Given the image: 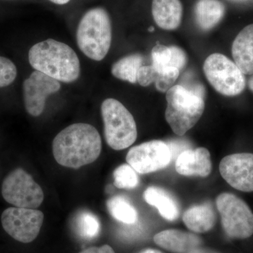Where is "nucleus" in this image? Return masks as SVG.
Wrapping results in <instances>:
<instances>
[{"label":"nucleus","mask_w":253,"mask_h":253,"mask_svg":"<svg viewBox=\"0 0 253 253\" xmlns=\"http://www.w3.org/2000/svg\"><path fill=\"white\" fill-rule=\"evenodd\" d=\"M149 31H154V27H150L149 28Z\"/></svg>","instance_id":"32"},{"label":"nucleus","mask_w":253,"mask_h":253,"mask_svg":"<svg viewBox=\"0 0 253 253\" xmlns=\"http://www.w3.org/2000/svg\"><path fill=\"white\" fill-rule=\"evenodd\" d=\"M212 168L211 154L204 147L185 150L175 161L176 171L183 176L206 177L211 174Z\"/></svg>","instance_id":"13"},{"label":"nucleus","mask_w":253,"mask_h":253,"mask_svg":"<svg viewBox=\"0 0 253 253\" xmlns=\"http://www.w3.org/2000/svg\"><path fill=\"white\" fill-rule=\"evenodd\" d=\"M152 14L160 28L173 31L180 26L182 4L180 0H153Z\"/></svg>","instance_id":"17"},{"label":"nucleus","mask_w":253,"mask_h":253,"mask_svg":"<svg viewBox=\"0 0 253 253\" xmlns=\"http://www.w3.org/2000/svg\"><path fill=\"white\" fill-rule=\"evenodd\" d=\"M106 143L113 149L121 151L131 146L137 137L134 117L126 106L114 99L104 100L101 104Z\"/></svg>","instance_id":"5"},{"label":"nucleus","mask_w":253,"mask_h":253,"mask_svg":"<svg viewBox=\"0 0 253 253\" xmlns=\"http://www.w3.org/2000/svg\"><path fill=\"white\" fill-rule=\"evenodd\" d=\"M80 253H116L109 245H104L101 247H91L84 250Z\"/></svg>","instance_id":"27"},{"label":"nucleus","mask_w":253,"mask_h":253,"mask_svg":"<svg viewBox=\"0 0 253 253\" xmlns=\"http://www.w3.org/2000/svg\"><path fill=\"white\" fill-rule=\"evenodd\" d=\"M112 41L111 19L106 10L95 8L82 18L77 30V43L89 59L100 61L109 52Z\"/></svg>","instance_id":"3"},{"label":"nucleus","mask_w":253,"mask_h":253,"mask_svg":"<svg viewBox=\"0 0 253 253\" xmlns=\"http://www.w3.org/2000/svg\"><path fill=\"white\" fill-rule=\"evenodd\" d=\"M166 119L171 129L179 136L194 127L203 116L204 97L176 84L166 92Z\"/></svg>","instance_id":"4"},{"label":"nucleus","mask_w":253,"mask_h":253,"mask_svg":"<svg viewBox=\"0 0 253 253\" xmlns=\"http://www.w3.org/2000/svg\"><path fill=\"white\" fill-rule=\"evenodd\" d=\"M144 198L148 204L157 208L163 218L174 221L179 215V206L175 199L162 188L150 186L144 191Z\"/></svg>","instance_id":"18"},{"label":"nucleus","mask_w":253,"mask_h":253,"mask_svg":"<svg viewBox=\"0 0 253 253\" xmlns=\"http://www.w3.org/2000/svg\"><path fill=\"white\" fill-rule=\"evenodd\" d=\"M49 1L54 3V4L63 5L67 4L71 0H49Z\"/></svg>","instance_id":"29"},{"label":"nucleus","mask_w":253,"mask_h":253,"mask_svg":"<svg viewBox=\"0 0 253 253\" xmlns=\"http://www.w3.org/2000/svg\"><path fill=\"white\" fill-rule=\"evenodd\" d=\"M219 172L234 189L244 192L253 191V154L240 153L226 156L219 163Z\"/></svg>","instance_id":"12"},{"label":"nucleus","mask_w":253,"mask_h":253,"mask_svg":"<svg viewBox=\"0 0 253 253\" xmlns=\"http://www.w3.org/2000/svg\"><path fill=\"white\" fill-rule=\"evenodd\" d=\"M162 253L160 252L159 251H157V250L154 249H146L144 250V251H141V253Z\"/></svg>","instance_id":"31"},{"label":"nucleus","mask_w":253,"mask_h":253,"mask_svg":"<svg viewBox=\"0 0 253 253\" xmlns=\"http://www.w3.org/2000/svg\"><path fill=\"white\" fill-rule=\"evenodd\" d=\"M152 65L158 71L168 72L174 69L181 71L187 64L185 51L179 46L156 44L151 51Z\"/></svg>","instance_id":"16"},{"label":"nucleus","mask_w":253,"mask_h":253,"mask_svg":"<svg viewBox=\"0 0 253 253\" xmlns=\"http://www.w3.org/2000/svg\"><path fill=\"white\" fill-rule=\"evenodd\" d=\"M204 71L211 85L219 94L236 96L244 91L245 75L234 61L224 55L212 54L205 61Z\"/></svg>","instance_id":"6"},{"label":"nucleus","mask_w":253,"mask_h":253,"mask_svg":"<svg viewBox=\"0 0 253 253\" xmlns=\"http://www.w3.org/2000/svg\"><path fill=\"white\" fill-rule=\"evenodd\" d=\"M183 221L188 229L196 233L211 230L216 221V213L209 203L189 208L183 214Z\"/></svg>","instance_id":"19"},{"label":"nucleus","mask_w":253,"mask_h":253,"mask_svg":"<svg viewBox=\"0 0 253 253\" xmlns=\"http://www.w3.org/2000/svg\"><path fill=\"white\" fill-rule=\"evenodd\" d=\"M114 185L118 189H134L139 184L137 172L129 164H123L113 172Z\"/></svg>","instance_id":"24"},{"label":"nucleus","mask_w":253,"mask_h":253,"mask_svg":"<svg viewBox=\"0 0 253 253\" xmlns=\"http://www.w3.org/2000/svg\"><path fill=\"white\" fill-rule=\"evenodd\" d=\"M194 12L198 26L204 31H209L224 17L225 6L218 0H199L195 6Z\"/></svg>","instance_id":"20"},{"label":"nucleus","mask_w":253,"mask_h":253,"mask_svg":"<svg viewBox=\"0 0 253 253\" xmlns=\"http://www.w3.org/2000/svg\"><path fill=\"white\" fill-rule=\"evenodd\" d=\"M28 59L36 71L63 83H73L81 74V64L74 50L68 44L53 39L32 46Z\"/></svg>","instance_id":"2"},{"label":"nucleus","mask_w":253,"mask_h":253,"mask_svg":"<svg viewBox=\"0 0 253 253\" xmlns=\"http://www.w3.org/2000/svg\"><path fill=\"white\" fill-rule=\"evenodd\" d=\"M26 111L32 116H41L45 108L46 98L61 89L59 81L36 71L23 83Z\"/></svg>","instance_id":"11"},{"label":"nucleus","mask_w":253,"mask_h":253,"mask_svg":"<svg viewBox=\"0 0 253 253\" xmlns=\"http://www.w3.org/2000/svg\"><path fill=\"white\" fill-rule=\"evenodd\" d=\"M234 63L244 75L253 74V24L242 30L232 44Z\"/></svg>","instance_id":"15"},{"label":"nucleus","mask_w":253,"mask_h":253,"mask_svg":"<svg viewBox=\"0 0 253 253\" xmlns=\"http://www.w3.org/2000/svg\"><path fill=\"white\" fill-rule=\"evenodd\" d=\"M76 231L81 237L90 240L99 234L101 224L97 217L88 211L78 213L75 219Z\"/></svg>","instance_id":"23"},{"label":"nucleus","mask_w":253,"mask_h":253,"mask_svg":"<svg viewBox=\"0 0 253 253\" xmlns=\"http://www.w3.org/2000/svg\"><path fill=\"white\" fill-rule=\"evenodd\" d=\"M1 221L4 231L10 236L19 242L28 244L39 235L44 214L36 209L9 208L3 212Z\"/></svg>","instance_id":"9"},{"label":"nucleus","mask_w":253,"mask_h":253,"mask_svg":"<svg viewBox=\"0 0 253 253\" xmlns=\"http://www.w3.org/2000/svg\"><path fill=\"white\" fill-rule=\"evenodd\" d=\"M1 194L6 202L17 208L35 209L44 201L41 186L21 168L14 169L5 178Z\"/></svg>","instance_id":"8"},{"label":"nucleus","mask_w":253,"mask_h":253,"mask_svg":"<svg viewBox=\"0 0 253 253\" xmlns=\"http://www.w3.org/2000/svg\"><path fill=\"white\" fill-rule=\"evenodd\" d=\"M154 242L160 247L173 253H189L201 247L199 236L185 231L168 229L155 235Z\"/></svg>","instance_id":"14"},{"label":"nucleus","mask_w":253,"mask_h":253,"mask_svg":"<svg viewBox=\"0 0 253 253\" xmlns=\"http://www.w3.org/2000/svg\"><path fill=\"white\" fill-rule=\"evenodd\" d=\"M17 69L11 60L0 56V87L10 85L16 79Z\"/></svg>","instance_id":"25"},{"label":"nucleus","mask_w":253,"mask_h":253,"mask_svg":"<svg viewBox=\"0 0 253 253\" xmlns=\"http://www.w3.org/2000/svg\"><path fill=\"white\" fill-rule=\"evenodd\" d=\"M248 83H249L250 89L253 92V74L251 75V76H250Z\"/></svg>","instance_id":"30"},{"label":"nucleus","mask_w":253,"mask_h":253,"mask_svg":"<svg viewBox=\"0 0 253 253\" xmlns=\"http://www.w3.org/2000/svg\"><path fill=\"white\" fill-rule=\"evenodd\" d=\"M189 253H218L212 250L203 249V248H197V249L193 250Z\"/></svg>","instance_id":"28"},{"label":"nucleus","mask_w":253,"mask_h":253,"mask_svg":"<svg viewBox=\"0 0 253 253\" xmlns=\"http://www.w3.org/2000/svg\"><path fill=\"white\" fill-rule=\"evenodd\" d=\"M158 71L152 64L141 66L138 71L136 81L141 86H148L156 81Z\"/></svg>","instance_id":"26"},{"label":"nucleus","mask_w":253,"mask_h":253,"mask_svg":"<svg viewBox=\"0 0 253 253\" xmlns=\"http://www.w3.org/2000/svg\"><path fill=\"white\" fill-rule=\"evenodd\" d=\"M108 211L116 220L126 224H133L137 220V212L135 208L126 198L116 196L108 200Z\"/></svg>","instance_id":"22"},{"label":"nucleus","mask_w":253,"mask_h":253,"mask_svg":"<svg viewBox=\"0 0 253 253\" xmlns=\"http://www.w3.org/2000/svg\"><path fill=\"white\" fill-rule=\"evenodd\" d=\"M223 229L229 237L245 239L253 234V213L242 199L222 193L216 200Z\"/></svg>","instance_id":"7"},{"label":"nucleus","mask_w":253,"mask_h":253,"mask_svg":"<svg viewBox=\"0 0 253 253\" xmlns=\"http://www.w3.org/2000/svg\"><path fill=\"white\" fill-rule=\"evenodd\" d=\"M144 63L141 54H134L125 56L113 65L111 73L114 77L135 84L138 71Z\"/></svg>","instance_id":"21"},{"label":"nucleus","mask_w":253,"mask_h":253,"mask_svg":"<svg viewBox=\"0 0 253 253\" xmlns=\"http://www.w3.org/2000/svg\"><path fill=\"white\" fill-rule=\"evenodd\" d=\"M172 158V151L166 143L153 140L131 148L126 161L136 172L149 174L167 167Z\"/></svg>","instance_id":"10"},{"label":"nucleus","mask_w":253,"mask_h":253,"mask_svg":"<svg viewBox=\"0 0 253 253\" xmlns=\"http://www.w3.org/2000/svg\"><path fill=\"white\" fill-rule=\"evenodd\" d=\"M99 131L86 123H75L60 131L52 144L56 162L63 167L78 169L91 164L101 154Z\"/></svg>","instance_id":"1"}]
</instances>
